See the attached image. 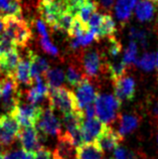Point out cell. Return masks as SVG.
<instances>
[{
	"mask_svg": "<svg viewBox=\"0 0 158 159\" xmlns=\"http://www.w3.org/2000/svg\"><path fill=\"white\" fill-rule=\"evenodd\" d=\"M4 33H5V23H4L3 15L0 13V37H1Z\"/></svg>",
	"mask_w": 158,
	"mask_h": 159,
	"instance_id": "cell-39",
	"label": "cell"
},
{
	"mask_svg": "<svg viewBox=\"0 0 158 159\" xmlns=\"http://www.w3.org/2000/svg\"><path fill=\"white\" fill-rule=\"evenodd\" d=\"M43 110L44 109L40 106L32 105L29 103H21L20 101L11 114L18 121L20 127H35L43 115Z\"/></svg>",
	"mask_w": 158,
	"mask_h": 159,
	"instance_id": "cell-7",
	"label": "cell"
},
{
	"mask_svg": "<svg viewBox=\"0 0 158 159\" xmlns=\"http://www.w3.org/2000/svg\"><path fill=\"white\" fill-rule=\"evenodd\" d=\"M17 138L21 144V148L27 152L34 153L39 148L43 147L40 143L39 133L34 126L21 127Z\"/></svg>",
	"mask_w": 158,
	"mask_h": 159,
	"instance_id": "cell-11",
	"label": "cell"
},
{
	"mask_svg": "<svg viewBox=\"0 0 158 159\" xmlns=\"http://www.w3.org/2000/svg\"><path fill=\"white\" fill-rule=\"evenodd\" d=\"M108 52L114 57L119 56L120 52H121V44L114 36L109 39V49H108Z\"/></svg>",
	"mask_w": 158,
	"mask_h": 159,
	"instance_id": "cell-35",
	"label": "cell"
},
{
	"mask_svg": "<svg viewBox=\"0 0 158 159\" xmlns=\"http://www.w3.org/2000/svg\"><path fill=\"white\" fill-rule=\"evenodd\" d=\"M135 62H137V66H138L139 68L149 72V70H151L156 66V57L154 53L147 52V53H145L140 60H138Z\"/></svg>",
	"mask_w": 158,
	"mask_h": 159,
	"instance_id": "cell-30",
	"label": "cell"
},
{
	"mask_svg": "<svg viewBox=\"0 0 158 159\" xmlns=\"http://www.w3.org/2000/svg\"><path fill=\"white\" fill-rule=\"evenodd\" d=\"M115 32H116V24L114 19L109 14H104L101 26H100L99 33H98V40L104 39V37H109L110 39V37L114 36Z\"/></svg>",
	"mask_w": 158,
	"mask_h": 159,
	"instance_id": "cell-26",
	"label": "cell"
},
{
	"mask_svg": "<svg viewBox=\"0 0 158 159\" xmlns=\"http://www.w3.org/2000/svg\"><path fill=\"white\" fill-rule=\"evenodd\" d=\"M0 98H1V87H0Z\"/></svg>",
	"mask_w": 158,
	"mask_h": 159,
	"instance_id": "cell-42",
	"label": "cell"
},
{
	"mask_svg": "<svg viewBox=\"0 0 158 159\" xmlns=\"http://www.w3.org/2000/svg\"><path fill=\"white\" fill-rule=\"evenodd\" d=\"M0 13H3V16L11 15L22 17L21 0H0Z\"/></svg>",
	"mask_w": 158,
	"mask_h": 159,
	"instance_id": "cell-23",
	"label": "cell"
},
{
	"mask_svg": "<svg viewBox=\"0 0 158 159\" xmlns=\"http://www.w3.org/2000/svg\"><path fill=\"white\" fill-rule=\"evenodd\" d=\"M124 138L120 135L118 131L112 129L109 125H107L101 135L96 140L99 147L102 149L103 152H109L112 150H115L121 143Z\"/></svg>",
	"mask_w": 158,
	"mask_h": 159,
	"instance_id": "cell-15",
	"label": "cell"
},
{
	"mask_svg": "<svg viewBox=\"0 0 158 159\" xmlns=\"http://www.w3.org/2000/svg\"><path fill=\"white\" fill-rule=\"evenodd\" d=\"M136 54H137V44L135 43V41H131L129 44V48H127V51L124 54L123 61L127 66L129 65H131L132 62L136 61Z\"/></svg>",
	"mask_w": 158,
	"mask_h": 159,
	"instance_id": "cell-32",
	"label": "cell"
},
{
	"mask_svg": "<svg viewBox=\"0 0 158 159\" xmlns=\"http://www.w3.org/2000/svg\"><path fill=\"white\" fill-rule=\"evenodd\" d=\"M32 159H53L52 152L45 147L39 148L37 151L33 153Z\"/></svg>",
	"mask_w": 158,
	"mask_h": 159,
	"instance_id": "cell-36",
	"label": "cell"
},
{
	"mask_svg": "<svg viewBox=\"0 0 158 159\" xmlns=\"http://www.w3.org/2000/svg\"><path fill=\"white\" fill-rule=\"evenodd\" d=\"M140 124V117L136 114L122 115L119 117V129L118 133L123 138L128 134L132 133L135 129L138 128Z\"/></svg>",
	"mask_w": 158,
	"mask_h": 159,
	"instance_id": "cell-20",
	"label": "cell"
},
{
	"mask_svg": "<svg viewBox=\"0 0 158 159\" xmlns=\"http://www.w3.org/2000/svg\"><path fill=\"white\" fill-rule=\"evenodd\" d=\"M157 11V4L150 0H140L136 4V17L140 21H150Z\"/></svg>",
	"mask_w": 158,
	"mask_h": 159,
	"instance_id": "cell-18",
	"label": "cell"
},
{
	"mask_svg": "<svg viewBox=\"0 0 158 159\" xmlns=\"http://www.w3.org/2000/svg\"><path fill=\"white\" fill-rule=\"evenodd\" d=\"M35 27H36L37 32L39 33V35L41 37H48L47 26H45V23L43 21V20H41V19H36L35 20Z\"/></svg>",
	"mask_w": 158,
	"mask_h": 159,
	"instance_id": "cell-37",
	"label": "cell"
},
{
	"mask_svg": "<svg viewBox=\"0 0 158 159\" xmlns=\"http://www.w3.org/2000/svg\"><path fill=\"white\" fill-rule=\"evenodd\" d=\"M40 47L45 52L52 54L53 57L59 56V49H57L55 45L52 43L48 37H41L40 39Z\"/></svg>",
	"mask_w": 158,
	"mask_h": 159,
	"instance_id": "cell-33",
	"label": "cell"
},
{
	"mask_svg": "<svg viewBox=\"0 0 158 159\" xmlns=\"http://www.w3.org/2000/svg\"><path fill=\"white\" fill-rule=\"evenodd\" d=\"M121 102L114 95L98 94L95 100L97 117L104 124L110 125L119 117Z\"/></svg>",
	"mask_w": 158,
	"mask_h": 159,
	"instance_id": "cell-2",
	"label": "cell"
},
{
	"mask_svg": "<svg viewBox=\"0 0 158 159\" xmlns=\"http://www.w3.org/2000/svg\"><path fill=\"white\" fill-rule=\"evenodd\" d=\"M1 87V107L4 114H11L21 100V92L18 89V83L14 77L3 76L0 79Z\"/></svg>",
	"mask_w": 158,
	"mask_h": 159,
	"instance_id": "cell-4",
	"label": "cell"
},
{
	"mask_svg": "<svg viewBox=\"0 0 158 159\" xmlns=\"http://www.w3.org/2000/svg\"><path fill=\"white\" fill-rule=\"evenodd\" d=\"M35 128L37 131L44 134L45 136H59L63 132L60 120L56 118L53 110L49 107L43 110Z\"/></svg>",
	"mask_w": 158,
	"mask_h": 159,
	"instance_id": "cell-9",
	"label": "cell"
},
{
	"mask_svg": "<svg viewBox=\"0 0 158 159\" xmlns=\"http://www.w3.org/2000/svg\"><path fill=\"white\" fill-rule=\"evenodd\" d=\"M98 94L99 93H97L94 86L88 79L79 84L76 87V94H74L77 98L79 110L83 111L87 106L94 104Z\"/></svg>",
	"mask_w": 158,
	"mask_h": 159,
	"instance_id": "cell-13",
	"label": "cell"
},
{
	"mask_svg": "<svg viewBox=\"0 0 158 159\" xmlns=\"http://www.w3.org/2000/svg\"><path fill=\"white\" fill-rule=\"evenodd\" d=\"M0 119H1V115H0Z\"/></svg>",
	"mask_w": 158,
	"mask_h": 159,
	"instance_id": "cell-44",
	"label": "cell"
},
{
	"mask_svg": "<svg viewBox=\"0 0 158 159\" xmlns=\"http://www.w3.org/2000/svg\"><path fill=\"white\" fill-rule=\"evenodd\" d=\"M78 159H103L104 152L97 142L84 143L77 147Z\"/></svg>",
	"mask_w": 158,
	"mask_h": 159,
	"instance_id": "cell-19",
	"label": "cell"
},
{
	"mask_svg": "<svg viewBox=\"0 0 158 159\" xmlns=\"http://www.w3.org/2000/svg\"><path fill=\"white\" fill-rule=\"evenodd\" d=\"M48 102L49 108H52V110L56 109L64 115L79 111L76 95L65 87L49 90Z\"/></svg>",
	"mask_w": 158,
	"mask_h": 159,
	"instance_id": "cell-3",
	"label": "cell"
},
{
	"mask_svg": "<svg viewBox=\"0 0 158 159\" xmlns=\"http://www.w3.org/2000/svg\"><path fill=\"white\" fill-rule=\"evenodd\" d=\"M107 125L104 124L98 117L92 119H84L82 124V135L84 143L96 142L98 137L101 135Z\"/></svg>",
	"mask_w": 158,
	"mask_h": 159,
	"instance_id": "cell-14",
	"label": "cell"
},
{
	"mask_svg": "<svg viewBox=\"0 0 158 159\" xmlns=\"http://www.w3.org/2000/svg\"><path fill=\"white\" fill-rule=\"evenodd\" d=\"M136 4L137 0H117L115 4V14L120 21H128Z\"/></svg>",
	"mask_w": 158,
	"mask_h": 159,
	"instance_id": "cell-21",
	"label": "cell"
},
{
	"mask_svg": "<svg viewBox=\"0 0 158 159\" xmlns=\"http://www.w3.org/2000/svg\"><path fill=\"white\" fill-rule=\"evenodd\" d=\"M114 96L120 102L131 101L135 97V81L130 76H123L113 82Z\"/></svg>",
	"mask_w": 158,
	"mask_h": 159,
	"instance_id": "cell-12",
	"label": "cell"
},
{
	"mask_svg": "<svg viewBox=\"0 0 158 159\" xmlns=\"http://www.w3.org/2000/svg\"><path fill=\"white\" fill-rule=\"evenodd\" d=\"M5 23V33L12 40L15 47L25 48L31 39V29L22 17L5 15L3 16Z\"/></svg>",
	"mask_w": 158,
	"mask_h": 159,
	"instance_id": "cell-1",
	"label": "cell"
},
{
	"mask_svg": "<svg viewBox=\"0 0 158 159\" xmlns=\"http://www.w3.org/2000/svg\"><path fill=\"white\" fill-rule=\"evenodd\" d=\"M25 98H26L27 103L32 104V105H37V106H39L38 104L41 103V102H43L44 99L48 100V98L45 97V96L41 93V92L37 89L34 85H33L29 90L26 91Z\"/></svg>",
	"mask_w": 158,
	"mask_h": 159,
	"instance_id": "cell-29",
	"label": "cell"
},
{
	"mask_svg": "<svg viewBox=\"0 0 158 159\" xmlns=\"http://www.w3.org/2000/svg\"><path fill=\"white\" fill-rule=\"evenodd\" d=\"M127 66L124 64V61L118 62H109L107 61V72L109 73L112 82L116 81L119 78L125 76Z\"/></svg>",
	"mask_w": 158,
	"mask_h": 159,
	"instance_id": "cell-27",
	"label": "cell"
},
{
	"mask_svg": "<svg viewBox=\"0 0 158 159\" xmlns=\"http://www.w3.org/2000/svg\"><path fill=\"white\" fill-rule=\"evenodd\" d=\"M88 31H89L88 25L83 22L78 16H74L72 26H70V30L68 31V34L70 37H72L73 39H78V37L85 35Z\"/></svg>",
	"mask_w": 158,
	"mask_h": 159,
	"instance_id": "cell-28",
	"label": "cell"
},
{
	"mask_svg": "<svg viewBox=\"0 0 158 159\" xmlns=\"http://www.w3.org/2000/svg\"><path fill=\"white\" fill-rule=\"evenodd\" d=\"M18 121L12 114H2L0 119V146L9 147L18 137L20 131Z\"/></svg>",
	"mask_w": 158,
	"mask_h": 159,
	"instance_id": "cell-8",
	"label": "cell"
},
{
	"mask_svg": "<svg viewBox=\"0 0 158 159\" xmlns=\"http://www.w3.org/2000/svg\"><path fill=\"white\" fill-rule=\"evenodd\" d=\"M20 58L21 57H20V54L16 48L10 49L5 56L0 57V72L3 74V76L14 77Z\"/></svg>",
	"mask_w": 158,
	"mask_h": 159,
	"instance_id": "cell-16",
	"label": "cell"
},
{
	"mask_svg": "<svg viewBox=\"0 0 158 159\" xmlns=\"http://www.w3.org/2000/svg\"><path fill=\"white\" fill-rule=\"evenodd\" d=\"M14 78L18 84H23L25 86L32 87L34 85V80L31 76V66H30V61L28 57L24 58H20V61L16 68Z\"/></svg>",
	"mask_w": 158,
	"mask_h": 159,
	"instance_id": "cell-17",
	"label": "cell"
},
{
	"mask_svg": "<svg viewBox=\"0 0 158 159\" xmlns=\"http://www.w3.org/2000/svg\"><path fill=\"white\" fill-rule=\"evenodd\" d=\"M98 4L94 0H82L79 7L77 16L83 22L88 25V22L92 15L97 12Z\"/></svg>",
	"mask_w": 158,
	"mask_h": 159,
	"instance_id": "cell-24",
	"label": "cell"
},
{
	"mask_svg": "<svg viewBox=\"0 0 158 159\" xmlns=\"http://www.w3.org/2000/svg\"><path fill=\"white\" fill-rule=\"evenodd\" d=\"M86 79H88V78L86 77L84 70L82 69L80 61H79V64L72 62V64L69 66L68 70H66V74H65V80L70 86L77 87L79 84L82 83Z\"/></svg>",
	"mask_w": 158,
	"mask_h": 159,
	"instance_id": "cell-22",
	"label": "cell"
},
{
	"mask_svg": "<svg viewBox=\"0 0 158 159\" xmlns=\"http://www.w3.org/2000/svg\"><path fill=\"white\" fill-rule=\"evenodd\" d=\"M53 159H78L77 146L65 132L57 136V144L52 152Z\"/></svg>",
	"mask_w": 158,
	"mask_h": 159,
	"instance_id": "cell-10",
	"label": "cell"
},
{
	"mask_svg": "<svg viewBox=\"0 0 158 159\" xmlns=\"http://www.w3.org/2000/svg\"><path fill=\"white\" fill-rule=\"evenodd\" d=\"M43 78L49 87V90H52L61 86V84L65 82V75L61 69H49Z\"/></svg>",
	"mask_w": 158,
	"mask_h": 159,
	"instance_id": "cell-25",
	"label": "cell"
},
{
	"mask_svg": "<svg viewBox=\"0 0 158 159\" xmlns=\"http://www.w3.org/2000/svg\"><path fill=\"white\" fill-rule=\"evenodd\" d=\"M115 3V0H101V4L106 9H111Z\"/></svg>",
	"mask_w": 158,
	"mask_h": 159,
	"instance_id": "cell-38",
	"label": "cell"
},
{
	"mask_svg": "<svg viewBox=\"0 0 158 159\" xmlns=\"http://www.w3.org/2000/svg\"><path fill=\"white\" fill-rule=\"evenodd\" d=\"M111 159H114V158H111Z\"/></svg>",
	"mask_w": 158,
	"mask_h": 159,
	"instance_id": "cell-45",
	"label": "cell"
},
{
	"mask_svg": "<svg viewBox=\"0 0 158 159\" xmlns=\"http://www.w3.org/2000/svg\"><path fill=\"white\" fill-rule=\"evenodd\" d=\"M0 159H3L2 158V154H0Z\"/></svg>",
	"mask_w": 158,
	"mask_h": 159,
	"instance_id": "cell-43",
	"label": "cell"
},
{
	"mask_svg": "<svg viewBox=\"0 0 158 159\" xmlns=\"http://www.w3.org/2000/svg\"><path fill=\"white\" fill-rule=\"evenodd\" d=\"M156 70H157V75H158V52H157V56H156Z\"/></svg>",
	"mask_w": 158,
	"mask_h": 159,
	"instance_id": "cell-40",
	"label": "cell"
},
{
	"mask_svg": "<svg viewBox=\"0 0 158 159\" xmlns=\"http://www.w3.org/2000/svg\"><path fill=\"white\" fill-rule=\"evenodd\" d=\"M74 16L73 14H70V12H68V11L64 12V13L61 15L59 21H57L56 30L59 29V30L68 32L70 30V26H72V23L74 21Z\"/></svg>",
	"mask_w": 158,
	"mask_h": 159,
	"instance_id": "cell-31",
	"label": "cell"
},
{
	"mask_svg": "<svg viewBox=\"0 0 158 159\" xmlns=\"http://www.w3.org/2000/svg\"><path fill=\"white\" fill-rule=\"evenodd\" d=\"M114 159H136V154L133 151L118 146L114 150Z\"/></svg>",
	"mask_w": 158,
	"mask_h": 159,
	"instance_id": "cell-34",
	"label": "cell"
},
{
	"mask_svg": "<svg viewBox=\"0 0 158 159\" xmlns=\"http://www.w3.org/2000/svg\"><path fill=\"white\" fill-rule=\"evenodd\" d=\"M40 19L56 30L61 15L68 11V0H41L37 6Z\"/></svg>",
	"mask_w": 158,
	"mask_h": 159,
	"instance_id": "cell-5",
	"label": "cell"
},
{
	"mask_svg": "<svg viewBox=\"0 0 158 159\" xmlns=\"http://www.w3.org/2000/svg\"><path fill=\"white\" fill-rule=\"evenodd\" d=\"M150 1H152V2H154L155 4H157V5H158V0H150Z\"/></svg>",
	"mask_w": 158,
	"mask_h": 159,
	"instance_id": "cell-41",
	"label": "cell"
},
{
	"mask_svg": "<svg viewBox=\"0 0 158 159\" xmlns=\"http://www.w3.org/2000/svg\"><path fill=\"white\" fill-rule=\"evenodd\" d=\"M105 56L98 49H88L81 54L80 64L87 78L96 79L104 73V69L107 70V61H104Z\"/></svg>",
	"mask_w": 158,
	"mask_h": 159,
	"instance_id": "cell-6",
	"label": "cell"
}]
</instances>
